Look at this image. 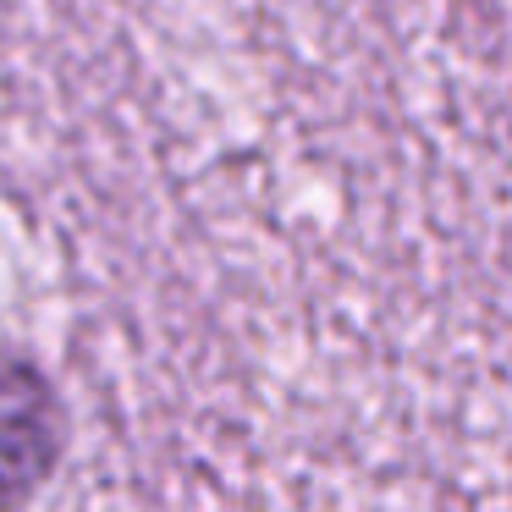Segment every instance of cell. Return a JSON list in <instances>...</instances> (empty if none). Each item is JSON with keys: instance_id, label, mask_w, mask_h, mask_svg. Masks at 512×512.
Listing matches in <instances>:
<instances>
[{"instance_id": "cell-1", "label": "cell", "mask_w": 512, "mask_h": 512, "mask_svg": "<svg viewBox=\"0 0 512 512\" xmlns=\"http://www.w3.org/2000/svg\"><path fill=\"white\" fill-rule=\"evenodd\" d=\"M50 463V397L28 369L0 364V496H23Z\"/></svg>"}]
</instances>
